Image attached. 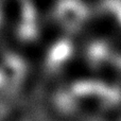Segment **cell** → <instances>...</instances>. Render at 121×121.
I'll return each mask as SVG.
<instances>
[{
    "label": "cell",
    "instance_id": "obj_8",
    "mask_svg": "<svg viewBox=\"0 0 121 121\" xmlns=\"http://www.w3.org/2000/svg\"><path fill=\"white\" fill-rule=\"evenodd\" d=\"M107 42H108L109 48L112 49V51L121 56V28Z\"/></svg>",
    "mask_w": 121,
    "mask_h": 121
},
{
    "label": "cell",
    "instance_id": "obj_4",
    "mask_svg": "<svg viewBox=\"0 0 121 121\" xmlns=\"http://www.w3.org/2000/svg\"><path fill=\"white\" fill-rule=\"evenodd\" d=\"M64 78L71 83H83L95 79V68L82 56L69 57L62 66Z\"/></svg>",
    "mask_w": 121,
    "mask_h": 121
},
{
    "label": "cell",
    "instance_id": "obj_10",
    "mask_svg": "<svg viewBox=\"0 0 121 121\" xmlns=\"http://www.w3.org/2000/svg\"><path fill=\"white\" fill-rule=\"evenodd\" d=\"M2 65V52H1V49H0V67Z\"/></svg>",
    "mask_w": 121,
    "mask_h": 121
},
{
    "label": "cell",
    "instance_id": "obj_2",
    "mask_svg": "<svg viewBox=\"0 0 121 121\" xmlns=\"http://www.w3.org/2000/svg\"><path fill=\"white\" fill-rule=\"evenodd\" d=\"M120 28L117 15L112 12L103 13L84 25L81 31L74 36V45H87L91 40H108Z\"/></svg>",
    "mask_w": 121,
    "mask_h": 121
},
{
    "label": "cell",
    "instance_id": "obj_9",
    "mask_svg": "<svg viewBox=\"0 0 121 121\" xmlns=\"http://www.w3.org/2000/svg\"><path fill=\"white\" fill-rule=\"evenodd\" d=\"M81 1L86 5H95V4L99 3L101 0H81Z\"/></svg>",
    "mask_w": 121,
    "mask_h": 121
},
{
    "label": "cell",
    "instance_id": "obj_3",
    "mask_svg": "<svg viewBox=\"0 0 121 121\" xmlns=\"http://www.w3.org/2000/svg\"><path fill=\"white\" fill-rule=\"evenodd\" d=\"M25 73L21 80V94L29 95L39 82L46 62V53L42 45L28 42L23 47Z\"/></svg>",
    "mask_w": 121,
    "mask_h": 121
},
{
    "label": "cell",
    "instance_id": "obj_6",
    "mask_svg": "<svg viewBox=\"0 0 121 121\" xmlns=\"http://www.w3.org/2000/svg\"><path fill=\"white\" fill-rule=\"evenodd\" d=\"M39 37L47 46H54L60 40L63 28L60 23L53 17L43 19L39 22Z\"/></svg>",
    "mask_w": 121,
    "mask_h": 121
},
{
    "label": "cell",
    "instance_id": "obj_5",
    "mask_svg": "<svg viewBox=\"0 0 121 121\" xmlns=\"http://www.w3.org/2000/svg\"><path fill=\"white\" fill-rule=\"evenodd\" d=\"M95 79L107 87H114L121 82L120 69L109 60H101L95 68Z\"/></svg>",
    "mask_w": 121,
    "mask_h": 121
},
{
    "label": "cell",
    "instance_id": "obj_1",
    "mask_svg": "<svg viewBox=\"0 0 121 121\" xmlns=\"http://www.w3.org/2000/svg\"><path fill=\"white\" fill-rule=\"evenodd\" d=\"M23 20L21 0L0 1V39L6 51L14 54L19 48V30Z\"/></svg>",
    "mask_w": 121,
    "mask_h": 121
},
{
    "label": "cell",
    "instance_id": "obj_7",
    "mask_svg": "<svg viewBox=\"0 0 121 121\" xmlns=\"http://www.w3.org/2000/svg\"><path fill=\"white\" fill-rule=\"evenodd\" d=\"M32 9L36 16L43 19L52 17V13L55 9V0H30Z\"/></svg>",
    "mask_w": 121,
    "mask_h": 121
}]
</instances>
